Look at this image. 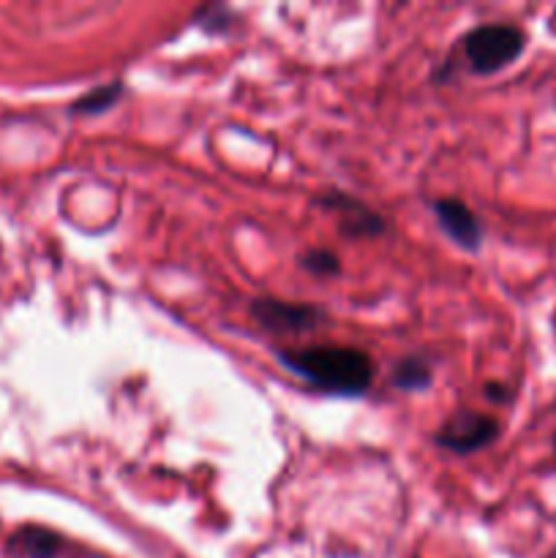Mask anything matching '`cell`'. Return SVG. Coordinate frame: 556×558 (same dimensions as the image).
<instances>
[{"instance_id":"277c9868","label":"cell","mask_w":556,"mask_h":558,"mask_svg":"<svg viewBox=\"0 0 556 558\" xmlns=\"http://www.w3.org/2000/svg\"><path fill=\"white\" fill-rule=\"evenodd\" d=\"M251 316H254L262 330L298 336V332L314 330L325 319V311L311 303H287V300L259 298L251 303Z\"/></svg>"},{"instance_id":"7c38bea8","label":"cell","mask_w":556,"mask_h":558,"mask_svg":"<svg viewBox=\"0 0 556 558\" xmlns=\"http://www.w3.org/2000/svg\"><path fill=\"white\" fill-rule=\"evenodd\" d=\"M485 396L491 398V401H507V387H501V385H494V381H491V385H485Z\"/></svg>"},{"instance_id":"5b68a950","label":"cell","mask_w":556,"mask_h":558,"mask_svg":"<svg viewBox=\"0 0 556 558\" xmlns=\"http://www.w3.org/2000/svg\"><path fill=\"white\" fill-rule=\"evenodd\" d=\"M319 205L325 207V210L336 213L338 227H341V232L347 234V238L363 240V238H379V234H385L387 229L385 218H382L379 213L371 210L368 205H363L360 199H354V196L341 194V191H333V194L319 196Z\"/></svg>"},{"instance_id":"30bf717a","label":"cell","mask_w":556,"mask_h":558,"mask_svg":"<svg viewBox=\"0 0 556 558\" xmlns=\"http://www.w3.org/2000/svg\"><path fill=\"white\" fill-rule=\"evenodd\" d=\"M300 265H303L311 276H322V278L338 276V272H341V262H338V256L325 248H314L309 251V254H303L300 256Z\"/></svg>"},{"instance_id":"4fadbf2b","label":"cell","mask_w":556,"mask_h":558,"mask_svg":"<svg viewBox=\"0 0 556 558\" xmlns=\"http://www.w3.org/2000/svg\"><path fill=\"white\" fill-rule=\"evenodd\" d=\"M548 25H551V31L556 33V9H554V14H551V22H548Z\"/></svg>"},{"instance_id":"9c48e42d","label":"cell","mask_w":556,"mask_h":558,"mask_svg":"<svg viewBox=\"0 0 556 558\" xmlns=\"http://www.w3.org/2000/svg\"><path fill=\"white\" fill-rule=\"evenodd\" d=\"M123 90H125V87L120 85V82H112V85H98V87H93L90 93H85L82 98H76V101L71 104L69 112L71 114H82V118L104 114L107 109H112L114 104L123 98Z\"/></svg>"},{"instance_id":"3957f363","label":"cell","mask_w":556,"mask_h":558,"mask_svg":"<svg viewBox=\"0 0 556 558\" xmlns=\"http://www.w3.org/2000/svg\"><path fill=\"white\" fill-rule=\"evenodd\" d=\"M499 423L488 414L458 412L434 434V445L456 456H472L499 439Z\"/></svg>"},{"instance_id":"ba28073f","label":"cell","mask_w":556,"mask_h":558,"mask_svg":"<svg viewBox=\"0 0 556 558\" xmlns=\"http://www.w3.org/2000/svg\"><path fill=\"white\" fill-rule=\"evenodd\" d=\"M392 387L403 392H420L425 387H431L434 381V371H431V363L423 357V354H409V357H401L396 365H392Z\"/></svg>"},{"instance_id":"6da1fadb","label":"cell","mask_w":556,"mask_h":558,"mask_svg":"<svg viewBox=\"0 0 556 558\" xmlns=\"http://www.w3.org/2000/svg\"><path fill=\"white\" fill-rule=\"evenodd\" d=\"M278 363L314 390L338 398H363L374 385V360L354 347H309L276 354Z\"/></svg>"},{"instance_id":"5bb4252c","label":"cell","mask_w":556,"mask_h":558,"mask_svg":"<svg viewBox=\"0 0 556 558\" xmlns=\"http://www.w3.org/2000/svg\"><path fill=\"white\" fill-rule=\"evenodd\" d=\"M554 450H556V436H554Z\"/></svg>"},{"instance_id":"52a82bcc","label":"cell","mask_w":556,"mask_h":558,"mask_svg":"<svg viewBox=\"0 0 556 558\" xmlns=\"http://www.w3.org/2000/svg\"><path fill=\"white\" fill-rule=\"evenodd\" d=\"M63 550L65 539L38 523H25L5 539V556L11 558H63Z\"/></svg>"},{"instance_id":"8fae6325","label":"cell","mask_w":556,"mask_h":558,"mask_svg":"<svg viewBox=\"0 0 556 558\" xmlns=\"http://www.w3.org/2000/svg\"><path fill=\"white\" fill-rule=\"evenodd\" d=\"M191 22L200 27H205L207 33H221L232 25L234 14L227 9V5H207V9H202Z\"/></svg>"},{"instance_id":"8992f818","label":"cell","mask_w":556,"mask_h":558,"mask_svg":"<svg viewBox=\"0 0 556 558\" xmlns=\"http://www.w3.org/2000/svg\"><path fill=\"white\" fill-rule=\"evenodd\" d=\"M431 207H434L439 229L452 240V243L461 245L463 251L480 248V243H483V223H480V218L469 210V205H463L456 196H445V199H436Z\"/></svg>"},{"instance_id":"7a4b0ae2","label":"cell","mask_w":556,"mask_h":558,"mask_svg":"<svg viewBox=\"0 0 556 558\" xmlns=\"http://www.w3.org/2000/svg\"><path fill=\"white\" fill-rule=\"evenodd\" d=\"M523 47H527L523 31L516 25H507V22H488V25L474 27L461 41L469 69L483 76L496 74V71L516 63Z\"/></svg>"}]
</instances>
